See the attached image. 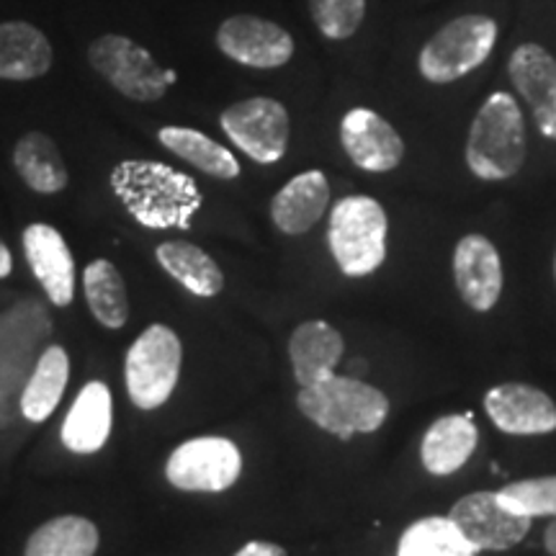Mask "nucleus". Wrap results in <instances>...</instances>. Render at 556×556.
<instances>
[{
  "mask_svg": "<svg viewBox=\"0 0 556 556\" xmlns=\"http://www.w3.org/2000/svg\"><path fill=\"white\" fill-rule=\"evenodd\" d=\"M165 80H168V86H173V83H176V73H173V70H165Z\"/></svg>",
  "mask_w": 556,
  "mask_h": 556,
  "instance_id": "33",
  "label": "nucleus"
},
{
  "mask_svg": "<svg viewBox=\"0 0 556 556\" xmlns=\"http://www.w3.org/2000/svg\"><path fill=\"white\" fill-rule=\"evenodd\" d=\"M157 139L165 150H170L173 155L186 160V163L206 173V176L219 180H232L240 176L238 157L225 144L206 137L204 131L189 127H163L157 131Z\"/></svg>",
  "mask_w": 556,
  "mask_h": 556,
  "instance_id": "24",
  "label": "nucleus"
},
{
  "mask_svg": "<svg viewBox=\"0 0 556 556\" xmlns=\"http://www.w3.org/2000/svg\"><path fill=\"white\" fill-rule=\"evenodd\" d=\"M330 184L323 170L299 173L270 201V219L283 235H304L325 217Z\"/></svg>",
  "mask_w": 556,
  "mask_h": 556,
  "instance_id": "17",
  "label": "nucleus"
},
{
  "mask_svg": "<svg viewBox=\"0 0 556 556\" xmlns=\"http://www.w3.org/2000/svg\"><path fill=\"white\" fill-rule=\"evenodd\" d=\"M554 274H556V258H554Z\"/></svg>",
  "mask_w": 556,
  "mask_h": 556,
  "instance_id": "34",
  "label": "nucleus"
},
{
  "mask_svg": "<svg viewBox=\"0 0 556 556\" xmlns=\"http://www.w3.org/2000/svg\"><path fill=\"white\" fill-rule=\"evenodd\" d=\"M309 13L323 37L351 39L366 18V0H309Z\"/></svg>",
  "mask_w": 556,
  "mask_h": 556,
  "instance_id": "30",
  "label": "nucleus"
},
{
  "mask_svg": "<svg viewBox=\"0 0 556 556\" xmlns=\"http://www.w3.org/2000/svg\"><path fill=\"white\" fill-rule=\"evenodd\" d=\"M235 556H289L278 544H270V541H250L240 548Z\"/></svg>",
  "mask_w": 556,
  "mask_h": 556,
  "instance_id": "31",
  "label": "nucleus"
},
{
  "mask_svg": "<svg viewBox=\"0 0 556 556\" xmlns=\"http://www.w3.org/2000/svg\"><path fill=\"white\" fill-rule=\"evenodd\" d=\"M448 518L477 552H505L520 544L531 531V518L518 516L510 507H505L497 492L464 495L451 507Z\"/></svg>",
  "mask_w": 556,
  "mask_h": 556,
  "instance_id": "10",
  "label": "nucleus"
},
{
  "mask_svg": "<svg viewBox=\"0 0 556 556\" xmlns=\"http://www.w3.org/2000/svg\"><path fill=\"white\" fill-rule=\"evenodd\" d=\"M111 189L148 229H186L201 206L197 180L155 160H124L111 170Z\"/></svg>",
  "mask_w": 556,
  "mask_h": 556,
  "instance_id": "1",
  "label": "nucleus"
},
{
  "mask_svg": "<svg viewBox=\"0 0 556 556\" xmlns=\"http://www.w3.org/2000/svg\"><path fill=\"white\" fill-rule=\"evenodd\" d=\"M24 253L50 302L54 307H67L75 296V261L60 229L41 222L29 225L24 229Z\"/></svg>",
  "mask_w": 556,
  "mask_h": 556,
  "instance_id": "16",
  "label": "nucleus"
},
{
  "mask_svg": "<svg viewBox=\"0 0 556 556\" xmlns=\"http://www.w3.org/2000/svg\"><path fill=\"white\" fill-rule=\"evenodd\" d=\"M240 471V448L222 435L191 438L165 464L168 482L184 492H225L238 482Z\"/></svg>",
  "mask_w": 556,
  "mask_h": 556,
  "instance_id": "9",
  "label": "nucleus"
},
{
  "mask_svg": "<svg viewBox=\"0 0 556 556\" xmlns=\"http://www.w3.org/2000/svg\"><path fill=\"white\" fill-rule=\"evenodd\" d=\"M86 302L103 328L122 330L129 323L127 283L111 261H93L83 274Z\"/></svg>",
  "mask_w": 556,
  "mask_h": 556,
  "instance_id": "27",
  "label": "nucleus"
},
{
  "mask_svg": "<svg viewBox=\"0 0 556 556\" xmlns=\"http://www.w3.org/2000/svg\"><path fill=\"white\" fill-rule=\"evenodd\" d=\"M296 405L309 422L340 441L356 433H374L389 417V400L381 389L336 374L315 387H302Z\"/></svg>",
  "mask_w": 556,
  "mask_h": 556,
  "instance_id": "3",
  "label": "nucleus"
},
{
  "mask_svg": "<svg viewBox=\"0 0 556 556\" xmlns=\"http://www.w3.org/2000/svg\"><path fill=\"white\" fill-rule=\"evenodd\" d=\"M88 62L111 88L131 101L152 103L168 93L165 70L142 45L122 34H103L90 45Z\"/></svg>",
  "mask_w": 556,
  "mask_h": 556,
  "instance_id": "7",
  "label": "nucleus"
},
{
  "mask_svg": "<svg viewBox=\"0 0 556 556\" xmlns=\"http://www.w3.org/2000/svg\"><path fill=\"white\" fill-rule=\"evenodd\" d=\"M507 75L520 99L528 103L544 137L556 139V58L536 41L516 47L507 62Z\"/></svg>",
  "mask_w": 556,
  "mask_h": 556,
  "instance_id": "13",
  "label": "nucleus"
},
{
  "mask_svg": "<svg viewBox=\"0 0 556 556\" xmlns=\"http://www.w3.org/2000/svg\"><path fill=\"white\" fill-rule=\"evenodd\" d=\"M389 219L384 206L371 197H345L330 212L328 242L345 276L374 274L387 258Z\"/></svg>",
  "mask_w": 556,
  "mask_h": 556,
  "instance_id": "4",
  "label": "nucleus"
},
{
  "mask_svg": "<svg viewBox=\"0 0 556 556\" xmlns=\"http://www.w3.org/2000/svg\"><path fill=\"white\" fill-rule=\"evenodd\" d=\"M219 52L238 65L255 70H274L294 58V37L276 21L238 13L219 24Z\"/></svg>",
  "mask_w": 556,
  "mask_h": 556,
  "instance_id": "11",
  "label": "nucleus"
},
{
  "mask_svg": "<svg viewBox=\"0 0 556 556\" xmlns=\"http://www.w3.org/2000/svg\"><path fill=\"white\" fill-rule=\"evenodd\" d=\"M484 409L507 435H546L556 430V405L544 389L507 381L490 389Z\"/></svg>",
  "mask_w": 556,
  "mask_h": 556,
  "instance_id": "14",
  "label": "nucleus"
},
{
  "mask_svg": "<svg viewBox=\"0 0 556 556\" xmlns=\"http://www.w3.org/2000/svg\"><path fill=\"white\" fill-rule=\"evenodd\" d=\"M155 258L165 274H170L184 289L193 296L212 299L225 289V274L212 255L204 253L199 245L186 240H168L157 245Z\"/></svg>",
  "mask_w": 556,
  "mask_h": 556,
  "instance_id": "22",
  "label": "nucleus"
},
{
  "mask_svg": "<svg viewBox=\"0 0 556 556\" xmlns=\"http://www.w3.org/2000/svg\"><path fill=\"white\" fill-rule=\"evenodd\" d=\"M70 379V358L65 348L50 345L39 356V364L34 368L29 384L21 394V413L26 420L45 422L54 409H58L62 394H65Z\"/></svg>",
  "mask_w": 556,
  "mask_h": 556,
  "instance_id": "25",
  "label": "nucleus"
},
{
  "mask_svg": "<svg viewBox=\"0 0 556 556\" xmlns=\"http://www.w3.org/2000/svg\"><path fill=\"white\" fill-rule=\"evenodd\" d=\"M497 21L467 13L441 26L417 54V70L433 86H448L482 67L497 45Z\"/></svg>",
  "mask_w": 556,
  "mask_h": 556,
  "instance_id": "5",
  "label": "nucleus"
},
{
  "mask_svg": "<svg viewBox=\"0 0 556 556\" xmlns=\"http://www.w3.org/2000/svg\"><path fill=\"white\" fill-rule=\"evenodd\" d=\"M528 152L523 111L505 90L479 106L467 139V165L482 180H507L523 168Z\"/></svg>",
  "mask_w": 556,
  "mask_h": 556,
  "instance_id": "2",
  "label": "nucleus"
},
{
  "mask_svg": "<svg viewBox=\"0 0 556 556\" xmlns=\"http://www.w3.org/2000/svg\"><path fill=\"white\" fill-rule=\"evenodd\" d=\"M454 281L467 307L490 312L503 294V263L484 235H467L454 250Z\"/></svg>",
  "mask_w": 556,
  "mask_h": 556,
  "instance_id": "15",
  "label": "nucleus"
},
{
  "mask_svg": "<svg viewBox=\"0 0 556 556\" xmlns=\"http://www.w3.org/2000/svg\"><path fill=\"white\" fill-rule=\"evenodd\" d=\"M0 242H3V240H0Z\"/></svg>",
  "mask_w": 556,
  "mask_h": 556,
  "instance_id": "35",
  "label": "nucleus"
},
{
  "mask_svg": "<svg viewBox=\"0 0 556 556\" xmlns=\"http://www.w3.org/2000/svg\"><path fill=\"white\" fill-rule=\"evenodd\" d=\"M397 556H477V548L462 536L451 518L430 516L415 520L402 533Z\"/></svg>",
  "mask_w": 556,
  "mask_h": 556,
  "instance_id": "28",
  "label": "nucleus"
},
{
  "mask_svg": "<svg viewBox=\"0 0 556 556\" xmlns=\"http://www.w3.org/2000/svg\"><path fill=\"white\" fill-rule=\"evenodd\" d=\"M544 546H546V552H548V554L556 556V518L552 520V523L546 526V533H544Z\"/></svg>",
  "mask_w": 556,
  "mask_h": 556,
  "instance_id": "32",
  "label": "nucleus"
},
{
  "mask_svg": "<svg viewBox=\"0 0 556 556\" xmlns=\"http://www.w3.org/2000/svg\"><path fill=\"white\" fill-rule=\"evenodd\" d=\"M343 353V336L323 319L299 325L289 338V358L299 387H315L330 379Z\"/></svg>",
  "mask_w": 556,
  "mask_h": 556,
  "instance_id": "18",
  "label": "nucleus"
},
{
  "mask_svg": "<svg viewBox=\"0 0 556 556\" xmlns=\"http://www.w3.org/2000/svg\"><path fill=\"white\" fill-rule=\"evenodd\" d=\"M99 528L93 520L60 516L31 533L24 556H93L99 552Z\"/></svg>",
  "mask_w": 556,
  "mask_h": 556,
  "instance_id": "26",
  "label": "nucleus"
},
{
  "mask_svg": "<svg viewBox=\"0 0 556 556\" xmlns=\"http://www.w3.org/2000/svg\"><path fill=\"white\" fill-rule=\"evenodd\" d=\"M500 503L510 507L513 513L526 518H556V475L554 477H531L520 482L505 484L497 492Z\"/></svg>",
  "mask_w": 556,
  "mask_h": 556,
  "instance_id": "29",
  "label": "nucleus"
},
{
  "mask_svg": "<svg viewBox=\"0 0 556 556\" xmlns=\"http://www.w3.org/2000/svg\"><path fill=\"white\" fill-rule=\"evenodd\" d=\"M13 168L31 191L45 193V197L60 193L70 180L60 148L45 131H29L18 139L13 148Z\"/></svg>",
  "mask_w": 556,
  "mask_h": 556,
  "instance_id": "23",
  "label": "nucleus"
},
{
  "mask_svg": "<svg viewBox=\"0 0 556 556\" xmlns=\"http://www.w3.org/2000/svg\"><path fill=\"white\" fill-rule=\"evenodd\" d=\"M219 124L232 144H238L255 163L270 165L287 155L291 122L281 101L268 96L238 101L222 111Z\"/></svg>",
  "mask_w": 556,
  "mask_h": 556,
  "instance_id": "8",
  "label": "nucleus"
},
{
  "mask_svg": "<svg viewBox=\"0 0 556 556\" xmlns=\"http://www.w3.org/2000/svg\"><path fill=\"white\" fill-rule=\"evenodd\" d=\"M184 345L168 325H150L131 343L124 364L129 397L139 409H157L170 400L178 384Z\"/></svg>",
  "mask_w": 556,
  "mask_h": 556,
  "instance_id": "6",
  "label": "nucleus"
},
{
  "mask_svg": "<svg viewBox=\"0 0 556 556\" xmlns=\"http://www.w3.org/2000/svg\"><path fill=\"white\" fill-rule=\"evenodd\" d=\"M54 60L50 39L26 21L0 24V80L26 83L50 73Z\"/></svg>",
  "mask_w": 556,
  "mask_h": 556,
  "instance_id": "21",
  "label": "nucleus"
},
{
  "mask_svg": "<svg viewBox=\"0 0 556 556\" xmlns=\"http://www.w3.org/2000/svg\"><path fill=\"white\" fill-rule=\"evenodd\" d=\"M340 144L356 168L366 173H389L405 157L400 131L371 109H351L340 122Z\"/></svg>",
  "mask_w": 556,
  "mask_h": 556,
  "instance_id": "12",
  "label": "nucleus"
},
{
  "mask_svg": "<svg viewBox=\"0 0 556 556\" xmlns=\"http://www.w3.org/2000/svg\"><path fill=\"white\" fill-rule=\"evenodd\" d=\"M111 422H114V409H111L109 387L103 381H88L70 407L60 438L73 454H96L106 446Z\"/></svg>",
  "mask_w": 556,
  "mask_h": 556,
  "instance_id": "19",
  "label": "nucleus"
},
{
  "mask_svg": "<svg viewBox=\"0 0 556 556\" xmlns=\"http://www.w3.org/2000/svg\"><path fill=\"white\" fill-rule=\"evenodd\" d=\"M479 430L469 415H443L426 430L420 458L433 477L456 475L477 451Z\"/></svg>",
  "mask_w": 556,
  "mask_h": 556,
  "instance_id": "20",
  "label": "nucleus"
}]
</instances>
